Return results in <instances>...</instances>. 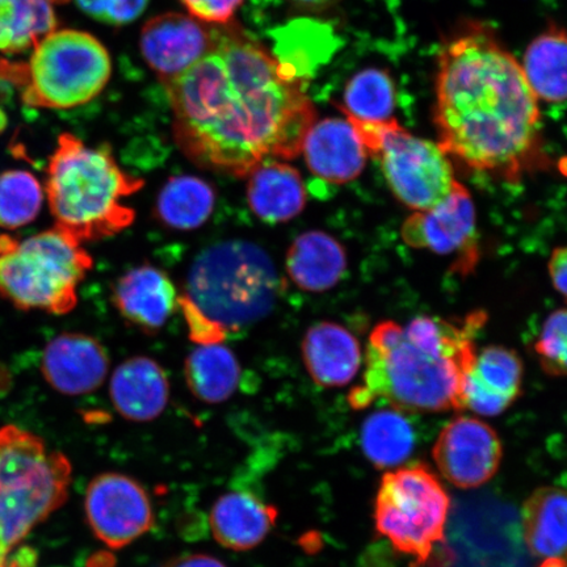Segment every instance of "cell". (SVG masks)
<instances>
[{"label":"cell","mask_w":567,"mask_h":567,"mask_svg":"<svg viewBox=\"0 0 567 567\" xmlns=\"http://www.w3.org/2000/svg\"><path fill=\"white\" fill-rule=\"evenodd\" d=\"M177 147L196 166L247 177L266 161L299 157L313 103L303 81L236 23L186 73L163 82Z\"/></svg>","instance_id":"obj_1"},{"label":"cell","mask_w":567,"mask_h":567,"mask_svg":"<svg viewBox=\"0 0 567 567\" xmlns=\"http://www.w3.org/2000/svg\"><path fill=\"white\" fill-rule=\"evenodd\" d=\"M435 94L437 144L466 167L517 183L545 159L538 99L487 27L467 25L445 42Z\"/></svg>","instance_id":"obj_2"},{"label":"cell","mask_w":567,"mask_h":567,"mask_svg":"<svg viewBox=\"0 0 567 567\" xmlns=\"http://www.w3.org/2000/svg\"><path fill=\"white\" fill-rule=\"evenodd\" d=\"M486 321L478 310L464 318L380 322L368 339L363 378L349 394L351 408L384 403L401 413L463 410L461 388Z\"/></svg>","instance_id":"obj_3"},{"label":"cell","mask_w":567,"mask_h":567,"mask_svg":"<svg viewBox=\"0 0 567 567\" xmlns=\"http://www.w3.org/2000/svg\"><path fill=\"white\" fill-rule=\"evenodd\" d=\"M278 276L267 254L243 239L225 240L198 255L179 308L197 344L223 343L271 310Z\"/></svg>","instance_id":"obj_4"},{"label":"cell","mask_w":567,"mask_h":567,"mask_svg":"<svg viewBox=\"0 0 567 567\" xmlns=\"http://www.w3.org/2000/svg\"><path fill=\"white\" fill-rule=\"evenodd\" d=\"M144 186L118 166L110 146L92 147L63 133L49 159L45 195L54 226L84 244L131 228L136 212L124 200Z\"/></svg>","instance_id":"obj_5"},{"label":"cell","mask_w":567,"mask_h":567,"mask_svg":"<svg viewBox=\"0 0 567 567\" xmlns=\"http://www.w3.org/2000/svg\"><path fill=\"white\" fill-rule=\"evenodd\" d=\"M71 464L16 424L0 429V567L25 537L65 505Z\"/></svg>","instance_id":"obj_6"},{"label":"cell","mask_w":567,"mask_h":567,"mask_svg":"<svg viewBox=\"0 0 567 567\" xmlns=\"http://www.w3.org/2000/svg\"><path fill=\"white\" fill-rule=\"evenodd\" d=\"M92 266L82 244L56 226L24 239L0 234V299L20 310L68 315Z\"/></svg>","instance_id":"obj_7"},{"label":"cell","mask_w":567,"mask_h":567,"mask_svg":"<svg viewBox=\"0 0 567 567\" xmlns=\"http://www.w3.org/2000/svg\"><path fill=\"white\" fill-rule=\"evenodd\" d=\"M7 73L23 84L27 105L69 110L87 104L105 89L112 73L109 51L94 35L61 30L33 48L27 65Z\"/></svg>","instance_id":"obj_8"},{"label":"cell","mask_w":567,"mask_h":567,"mask_svg":"<svg viewBox=\"0 0 567 567\" xmlns=\"http://www.w3.org/2000/svg\"><path fill=\"white\" fill-rule=\"evenodd\" d=\"M450 508V495L430 467L409 465L382 477L374 502L375 529L416 565L429 564L445 545Z\"/></svg>","instance_id":"obj_9"},{"label":"cell","mask_w":567,"mask_h":567,"mask_svg":"<svg viewBox=\"0 0 567 567\" xmlns=\"http://www.w3.org/2000/svg\"><path fill=\"white\" fill-rule=\"evenodd\" d=\"M347 118L357 127L368 155L380 163L390 190L411 210L436 207L463 184L436 142L414 136L394 118L379 123Z\"/></svg>","instance_id":"obj_10"},{"label":"cell","mask_w":567,"mask_h":567,"mask_svg":"<svg viewBox=\"0 0 567 567\" xmlns=\"http://www.w3.org/2000/svg\"><path fill=\"white\" fill-rule=\"evenodd\" d=\"M87 522L106 547L122 549L154 524L151 498L136 480L120 473L99 474L86 493Z\"/></svg>","instance_id":"obj_11"},{"label":"cell","mask_w":567,"mask_h":567,"mask_svg":"<svg viewBox=\"0 0 567 567\" xmlns=\"http://www.w3.org/2000/svg\"><path fill=\"white\" fill-rule=\"evenodd\" d=\"M402 239L444 257H456L461 272H470L478 259L477 213L473 198L461 186L436 207L413 212L401 228Z\"/></svg>","instance_id":"obj_12"},{"label":"cell","mask_w":567,"mask_h":567,"mask_svg":"<svg viewBox=\"0 0 567 567\" xmlns=\"http://www.w3.org/2000/svg\"><path fill=\"white\" fill-rule=\"evenodd\" d=\"M439 472L460 488L487 484L498 472L503 449L496 431L474 416H458L445 425L432 450Z\"/></svg>","instance_id":"obj_13"},{"label":"cell","mask_w":567,"mask_h":567,"mask_svg":"<svg viewBox=\"0 0 567 567\" xmlns=\"http://www.w3.org/2000/svg\"><path fill=\"white\" fill-rule=\"evenodd\" d=\"M221 25L203 23L184 13L154 17L142 28L140 47L161 82L174 80L216 47Z\"/></svg>","instance_id":"obj_14"},{"label":"cell","mask_w":567,"mask_h":567,"mask_svg":"<svg viewBox=\"0 0 567 567\" xmlns=\"http://www.w3.org/2000/svg\"><path fill=\"white\" fill-rule=\"evenodd\" d=\"M524 368L519 353L507 347L477 350L461 388V409L496 416L519 399Z\"/></svg>","instance_id":"obj_15"},{"label":"cell","mask_w":567,"mask_h":567,"mask_svg":"<svg viewBox=\"0 0 567 567\" xmlns=\"http://www.w3.org/2000/svg\"><path fill=\"white\" fill-rule=\"evenodd\" d=\"M110 357L97 339L78 332L55 337L42 353L48 384L66 395L95 392L109 375Z\"/></svg>","instance_id":"obj_16"},{"label":"cell","mask_w":567,"mask_h":567,"mask_svg":"<svg viewBox=\"0 0 567 567\" xmlns=\"http://www.w3.org/2000/svg\"><path fill=\"white\" fill-rule=\"evenodd\" d=\"M301 153L310 173L332 184L358 179L370 157L349 118H324L311 125Z\"/></svg>","instance_id":"obj_17"},{"label":"cell","mask_w":567,"mask_h":567,"mask_svg":"<svg viewBox=\"0 0 567 567\" xmlns=\"http://www.w3.org/2000/svg\"><path fill=\"white\" fill-rule=\"evenodd\" d=\"M113 302L126 322L145 332H157L179 308V295L165 271L144 265L117 280Z\"/></svg>","instance_id":"obj_18"},{"label":"cell","mask_w":567,"mask_h":567,"mask_svg":"<svg viewBox=\"0 0 567 567\" xmlns=\"http://www.w3.org/2000/svg\"><path fill=\"white\" fill-rule=\"evenodd\" d=\"M302 358L310 378L328 389L351 384L363 365L359 340L336 322L311 326L302 340Z\"/></svg>","instance_id":"obj_19"},{"label":"cell","mask_w":567,"mask_h":567,"mask_svg":"<svg viewBox=\"0 0 567 567\" xmlns=\"http://www.w3.org/2000/svg\"><path fill=\"white\" fill-rule=\"evenodd\" d=\"M110 394L117 413L132 422H152L166 410L169 382L152 358L134 357L113 372Z\"/></svg>","instance_id":"obj_20"},{"label":"cell","mask_w":567,"mask_h":567,"mask_svg":"<svg viewBox=\"0 0 567 567\" xmlns=\"http://www.w3.org/2000/svg\"><path fill=\"white\" fill-rule=\"evenodd\" d=\"M247 202L267 224H284L300 216L307 205V187L297 169L282 161H266L247 176Z\"/></svg>","instance_id":"obj_21"},{"label":"cell","mask_w":567,"mask_h":567,"mask_svg":"<svg viewBox=\"0 0 567 567\" xmlns=\"http://www.w3.org/2000/svg\"><path fill=\"white\" fill-rule=\"evenodd\" d=\"M278 519V509L266 505L257 496L228 493L212 507L209 524L213 537L224 548L250 550L264 543Z\"/></svg>","instance_id":"obj_22"},{"label":"cell","mask_w":567,"mask_h":567,"mask_svg":"<svg viewBox=\"0 0 567 567\" xmlns=\"http://www.w3.org/2000/svg\"><path fill=\"white\" fill-rule=\"evenodd\" d=\"M289 279L310 293L334 288L347 271V254L330 234L310 230L290 245L286 258Z\"/></svg>","instance_id":"obj_23"},{"label":"cell","mask_w":567,"mask_h":567,"mask_svg":"<svg viewBox=\"0 0 567 567\" xmlns=\"http://www.w3.org/2000/svg\"><path fill=\"white\" fill-rule=\"evenodd\" d=\"M522 519L524 540L532 555L565 557L567 501L563 488H537L524 503Z\"/></svg>","instance_id":"obj_24"},{"label":"cell","mask_w":567,"mask_h":567,"mask_svg":"<svg viewBox=\"0 0 567 567\" xmlns=\"http://www.w3.org/2000/svg\"><path fill=\"white\" fill-rule=\"evenodd\" d=\"M187 385L197 400L223 403L237 392L243 368L228 346L198 344L184 365Z\"/></svg>","instance_id":"obj_25"},{"label":"cell","mask_w":567,"mask_h":567,"mask_svg":"<svg viewBox=\"0 0 567 567\" xmlns=\"http://www.w3.org/2000/svg\"><path fill=\"white\" fill-rule=\"evenodd\" d=\"M216 200L215 187L202 177L174 176L161 189L155 215L167 229L193 231L208 221Z\"/></svg>","instance_id":"obj_26"},{"label":"cell","mask_w":567,"mask_h":567,"mask_svg":"<svg viewBox=\"0 0 567 567\" xmlns=\"http://www.w3.org/2000/svg\"><path fill=\"white\" fill-rule=\"evenodd\" d=\"M567 42L564 28L550 24L527 48L522 66L537 99L550 104L566 99Z\"/></svg>","instance_id":"obj_27"},{"label":"cell","mask_w":567,"mask_h":567,"mask_svg":"<svg viewBox=\"0 0 567 567\" xmlns=\"http://www.w3.org/2000/svg\"><path fill=\"white\" fill-rule=\"evenodd\" d=\"M56 25L59 21L48 0H0V53L30 51Z\"/></svg>","instance_id":"obj_28"},{"label":"cell","mask_w":567,"mask_h":567,"mask_svg":"<svg viewBox=\"0 0 567 567\" xmlns=\"http://www.w3.org/2000/svg\"><path fill=\"white\" fill-rule=\"evenodd\" d=\"M415 434L406 416L394 409L375 411L361 429L364 455L380 470L405 463L413 453Z\"/></svg>","instance_id":"obj_29"},{"label":"cell","mask_w":567,"mask_h":567,"mask_svg":"<svg viewBox=\"0 0 567 567\" xmlns=\"http://www.w3.org/2000/svg\"><path fill=\"white\" fill-rule=\"evenodd\" d=\"M396 103L395 84L388 71L365 69L347 84L340 111L360 122H386L393 118Z\"/></svg>","instance_id":"obj_30"},{"label":"cell","mask_w":567,"mask_h":567,"mask_svg":"<svg viewBox=\"0 0 567 567\" xmlns=\"http://www.w3.org/2000/svg\"><path fill=\"white\" fill-rule=\"evenodd\" d=\"M45 193L38 177L24 169L0 174V228L16 230L40 215Z\"/></svg>","instance_id":"obj_31"},{"label":"cell","mask_w":567,"mask_h":567,"mask_svg":"<svg viewBox=\"0 0 567 567\" xmlns=\"http://www.w3.org/2000/svg\"><path fill=\"white\" fill-rule=\"evenodd\" d=\"M567 315L558 309L545 319L540 336L535 343V351L543 370L555 378L566 374L567 359Z\"/></svg>","instance_id":"obj_32"},{"label":"cell","mask_w":567,"mask_h":567,"mask_svg":"<svg viewBox=\"0 0 567 567\" xmlns=\"http://www.w3.org/2000/svg\"><path fill=\"white\" fill-rule=\"evenodd\" d=\"M80 9L102 23L125 25L138 19L148 0H75Z\"/></svg>","instance_id":"obj_33"},{"label":"cell","mask_w":567,"mask_h":567,"mask_svg":"<svg viewBox=\"0 0 567 567\" xmlns=\"http://www.w3.org/2000/svg\"><path fill=\"white\" fill-rule=\"evenodd\" d=\"M189 16L212 25L231 23L244 0H181Z\"/></svg>","instance_id":"obj_34"},{"label":"cell","mask_w":567,"mask_h":567,"mask_svg":"<svg viewBox=\"0 0 567 567\" xmlns=\"http://www.w3.org/2000/svg\"><path fill=\"white\" fill-rule=\"evenodd\" d=\"M548 271L553 287L565 297L567 286V250L565 247H557L553 250L548 261Z\"/></svg>","instance_id":"obj_35"},{"label":"cell","mask_w":567,"mask_h":567,"mask_svg":"<svg viewBox=\"0 0 567 567\" xmlns=\"http://www.w3.org/2000/svg\"><path fill=\"white\" fill-rule=\"evenodd\" d=\"M161 567H226L217 558L208 555H184L167 559Z\"/></svg>","instance_id":"obj_36"},{"label":"cell","mask_w":567,"mask_h":567,"mask_svg":"<svg viewBox=\"0 0 567 567\" xmlns=\"http://www.w3.org/2000/svg\"><path fill=\"white\" fill-rule=\"evenodd\" d=\"M296 10L303 12H322L332 9L342 0H288Z\"/></svg>","instance_id":"obj_37"},{"label":"cell","mask_w":567,"mask_h":567,"mask_svg":"<svg viewBox=\"0 0 567 567\" xmlns=\"http://www.w3.org/2000/svg\"><path fill=\"white\" fill-rule=\"evenodd\" d=\"M540 567H566L564 557H550L545 558V561L540 565Z\"/></svg>","instance_id":"obj_38"},{"label":"cell","mask_w":567,"mask_h":567,"mask_svg":"<svg viewBox=\"0 0 567 567\" xmlns=\"http://www.w3.org/2000/svg\"><path fill=\"white\" fill-rule=\"evenodd\" d=\"M48 2L55 3V4H63L70 2V0H48Z\"/></svg>","instance_id":"obj_39"},{"label":"cell","mask_w":567,"mask_h":567,"mask_svg":"<svg viewBox=\"0 0 567 567\" xmlns=\"http://www.w3.org/2000/svg\"><path fill=\"white\" fill-rule=\"evenodd\" d=\"M4 125H6L4 116L2 115V113H0V131L3 130Z\"/></svg>","instance_id":"obj_40"}]
</instances>
